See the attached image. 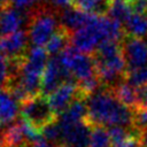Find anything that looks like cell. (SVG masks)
Masks as SVG:
<instances>
[{
    "instance_id": "1",
    "label": "cell",
    "mask_w": 147,
    "mask_h": 147,
    "mask_svg": "<svg viewBox=\"0 0 147 147\" xmlns=\"http://www.w3.org/2000/svg\"><path fill=\"white\" fill-rule=\"evenodd\" d=\"M86 119L92 125H100L107 129L111 126L133 127L134 109L123 105L111 88L101 87L86 98Z\"/></svg>"
},
{
    "instance_id": "2",
    "label": "cell",
    "mask_w": 147,
    "mask_h": 147,
    "mask_svg": "<svg viewBox=\"0 0 147 147\" xmlns=\"http://www.w3.org/2000/svg\"><path fill=\"white\" fill-rule=\"evenodd\" d=\"M60 26V18L53 10L46 9V7L38 6L29 11L28 36L32 46H46Z\"/></svg>"
},
{
    "instance_id": "3",
    "label": "cell",
    "mask_w": 147,
    "mask_h": 147,
    "mask_svg": "<svg viewBox=\"0 0 147 147\" xmlns=\"http://www.w3.org/2000/svg\"><path fill=\"white\" fill-rule=\"evenodd\" d=\"M57 59L62 67L71 74L77 83L96 75L93 56L79 52L72 45H69L62 53H60Z\"/></svg>"
},
{
    "instance_id": "4",
    "label": "cell",
    "mask_w": 147,
    "mask_h": 147,
    "mask_svg": "<svg viewBox=\"0 0 147 147\" xmlns=\"http://www.w3.org/2000/svg\"><path fill=\"white\" fill-rule=\"evenodd\" d=\"M21 116L38 130H41L45 125L57 118L47 98L41 94L29 98L21 103Z\"/></svg>"
},
{
    "instance_id": "5",
    "label": "cell",
    "mask_w": 147,
    "mask_h": 147,
    "mask_svg": "<svg viewBox=\"0 0 147 147\" xmlns=\"http://www.w3.org/2000/svg\"><path fill=\"white\" fill-rule=\"evenodd\" d=\"M65 82H75V78L71 74L62 67L57 56H52L41 76V92L40 94L44 96H48L52 94L61 84Z\"/></svg>"
},
{
    "instance_id": "6",
    "label": "cell",
    "mask_w": 147,
    "mask_h": 147,
    "mask_svg": "<svg viewBox=\"0 0 147 147\" xmlns=\"http://www.w3.org/2000/svg\"><path fill=\"white\" fill-rule=\"evenodd\" d=\"M122 52L126 63V72L147 65V39L125 36Z\"/></svg>"
},
{
    "instance_id": "7",
    "label": "cell",
    "mask_w": 147,
    "mask_h": 147,
    "mask_svg": "<svg viewBox=\"0 0 147 147\" xmlns=\"http://www.w3.org/2000/svg\"><path fill=\"white\" fill-rule=\"evenodd\" d=\"M60 126L62 130L61 147H88L93 125L87 119L72 124H60Z\"/></svg>"
},
{
    "instance_id": "8",
    "label": "cell",
    "mask_w": 147,
    "mask_h": 147,
    "mask_svg": "<svg viewBox=\"0 0 147 147\" xmlns=\"http://www.w3.org/2000/svg\"><path fill=\"white\" fill-rule=\"evenodd\" d=\"M28 31L20 30L8 36L0 37V55L5 56L8 60L22 59L28 48Z\"/></svg>"
},
{
    "instance_id": "9",
    "label": "cell",
    "mask_w": 147,
    "mask_h": 147,
    "mask_svg": "<svg viewBox=\"0 0 147 147\" xmlns=\"http://www.w3.org/2000/svg\"><path fill=\"white\" fill-rule=\"evenodd\" d=\"M79 94L77 83L75 82H65L61 84L52 94L47 96L49 106L56 116H60L64 113L75 98Z\"/></svg>"
},
{
    "instance_id": "10",
    "label": "cell",
    "mask_w": 147,
    "mask_h": 147,
    "mask_svg": "<svg viewBox=\"0 0 147 147\" xmlns=\"http://www.w3.org/2000/svg\"><path fill=\"white\" fill-rule=\"evenodd\" d=\"M28 22L29 13L22 11L11 5L5 6L0 14V37L22 30V26Z\"/></svg>"
},
{
    "instance_id": "11",
    "label": "cell",
    "mask_w": 147,
    "mask_h": 147,
    "mask_svg": "<svg viewBox=\"0 0 147 147\" xmlns=\"http://www.w3.org/2000/svg\"><path fill=\"white\" fill-rule=\"evenodd\" d=\"M96 17H98V15H95L93 13H87V11L80 10L74 6L62 9L61 13L59 14L61 26H63L70 33L90 24Z\"/></svg>"
},
{
    "instance_id": "12",
    "label": "cell",
    "mask_w": 147,
    "mask_h": 147,
    "mask_svg": "<svg viewBox=\"0 0 147 147\" xmlns=\"http://www.w3.org/2000/svg\"><path fill=\"white\" fill-rule=\"evenodd\" d=\"M18 114H21V103L8 88L0 87V127H6L16 122Z\"/></svg>"
},
{
    "instance_id": "13",
    "label": "cell",
    "mask_w": 147,
    "mask_h": 147,
    "mask_svg": "<svg viewBox=\"0 0 147 147\" xmlns=\"http://www.w3.org/2000/svg\"><path fill=\"white\" fill-rule=\"evenodd\" d=\"M86 118H87L86 98L79 93L71 102V105L68 107V109L64 113H62L60 116H57V122L62 125H65V124L82 122L85 121Z\"/></svg>"
},
{
    "instance_id": "14",
    "label": "cell",
    "mask_w": 147,
    "mask_h": 147,
    "mask_svg": "<svg viewBox=\"0 0 147 147\" xmlns=\"http://www.w3.org/2000/svg\"><path fill=\"white\" fill-rule=\"evenodd\" d=\"M70 37L71 33L68 30H65L63 26H60L45 46L47 54L51 56H59L60 53H62L69 46Z\"/></svg>"
},
{
    "instance_id": "15",
    "label": "cell",
    "mask_w": 147,
    "mask_h": 147,
    "mask_svg": "<svg viewBox=\"0 0 147 147\" xmlns=\"http://www.w3.org/2000/svg\"><path fill=\"white\" fill-rule=\"evenodd\" d=\"M125 36L136 38L147 37V15L133 13L123 25Z\"/></svg>"
},
{
    "instance_id": "16",
    "label": "cell",
    "mask_w": 147,
    "mask_h": 147,
    "mask_svg": "<svg viewBox=\"0 0 147 147\" xmlns=\"http://www.w3.org/2000/svg\"><path fill=\"white\" fill-rule=\"evenodd\" d=\"M116 98L125 106L136 109L137 108V90L134 86L129 84L125 79L118 83L114 88H111Z\"/></svg>"
},
{
    "instance_id": "17",
    "label": "cell",
    "mask_w": 147,
    "mask_h": 147,
    "mask_svg": "<svg viewBox=\"0 0 147 147\" xmlns=\"http://www.w3.org/2000/svg\"><path fill=\"white\" fill-rule=\"evenodd\" d=\"M111 0H72V6L98 16H107Z\"/></svg>"
},
{
    "instance_id": "18",
    "label": "cell",
    "mask_w": 147,
    "mask_h": 147,
    "mask_svg": "<svg viewBox=\"0 0 147 147\" xmlns=\"http://www.w3.org/2000/svg\"><path fill=\"white\" fill-rule=\"evenodd\" d=\"M133 14L130 0H111L107 16L123 24Z\"/></svg>"
},
{
    "instance_id": "19",
    "label": "cell",
    "mask_w": 147,
    "mask_h": 147,
    "mask_svg": "<svg viewBox=\"0 0 147 147\" xmlns=\"http://www.w3.org/2000/svg\"><path fill=\"white\" fill-rule=\"evenodd\" d=\"M88 147H113V141L108 129L100 125H93Z\"/></svg>"
},
{
    "instance_id": "20",
    "label": "cell",
    "mask_w": 147,
    "mask_h": 147,
    "mask_svg": "<svg viewBox=\"0 0 147 147\" xmlns=\"http://www.w3.org/2000/svg\"><path fill=\"white\" fill-rule=\"evenodd\" d=\"M41 137L57 146L61 147L62 145V130L61 126L57 122V118L51 123H48L47 125H45L41 130H40Z\"/></svg>"
},
{
    "instance_id": "21",
    "label": "cell",
    "mask_w": 147,
    "mask_h": 147,
    "mask_svg": "<svg viewBox=\"0 0 147 147\" xmlns=\"http://www.w3.org/2000/svg\"><path fill=\"white\" fill-rule=\"evenodd\" d=\"M125 80L134 87L146 85L147 84V65L126 72Z\"/></svg>"
},
{
    "instance_id": "22",
    "label": "cell",
    "mask_w": 147,
    "mask_h": 147,
    "mask_svg": "<svg viewBox=\"0 0 147 147\" xmlns=\"http://www.w3.org/2000/svg\"><path fill=\"white\" fill-rule=\"evenodd\" d=\"M133 127L139 133L147 130V108H136L134 109Z\"/></svg>"
},
{
    "instance_id": "23",
    "label": "cell",
    "mask_w": 147,
    "mask_h": 147,
    "mask_svg": "<svg viewBox=\"0 0 147 147\" xmlns=\"http://www.w3.org/2000/svg\"><path fill=\"white\" fill-rule=\"evenodd\" d=\"M11 77L10 61L0 55V87H7Z\"/></svg>"
},
{
    "instance_id": "24",
    "label": "cell",
    "mask_w": 147,
    "mask_h": 147,
    "mask_svg": "<svg viewBox=\"0 0 147 147\" xmlns=\"http://www.w3.org/2000/svg\"><path fill=\"white\" fill-rule=\"evenodd\" d=\"M10 5L22 11H31L37 6V0H10Z\"/></svg>"
},
{
    "instance_id": "25",
    "label": "cell",
    "mask_w": 147,
    "mask_h": 147,
    "mask_svg": "<svg viewBox=\"0 0 147 147\" xmlns=\"http://www.w3.org/2000/svg\"><path fill=\"white\" fill-rule=\"evenodd\" d=\"M137 90V108H147V84L136 87Z\"/></svg>"
},
{
    "instance_id": "26",
    "label": "cell",
    "mask_w": 147,
    "mask_h": 147,
    "mask_svg": "<svg viewBox=\"0 0 147 147\" xmlns=\"http://www.w3.org/2000/svg\"><path fill=\"white\" fill-rule=\"evenodd\" d=\"M133 13L147 15V0H130Z\"/></svg>"
},
{
    "instance_id": "27",
    "label": "cell",
    "mask_w": 147,
    "mask_h": 147,
    "mask_svg": "<svg viewBox=\"0 0 147 147\" xmlns=\"http://www.w3.org/2000/svg\"><path fill=\"white\" fill-rule=\"evenodd\" d=\"M26 147H60V146H57V145H55V144H53V142H51L44 138H40L37 141L29 144Z\"/></svg>"
},
{
    "instance_id": "28",
    "label": "cell",
    "mask_w": 147,
    "mask_h": 147,
    "mask_svg": "<svg viewBox=\"0 0 147 147\" xmlns=\"http://www.w3.org/2000/svg\"><path fill=\"white\" fill-rule=\"evenodd\" d=\"M49 1L55 8L60 9V10L69 8L72 6V0H49Z\"/></svg>"
},
{
    "instance_id": "29",
    "label": "cell",
    "mask_w": 147,
    "mask_h": 147,
    "mask_svg": "<svg viewBox=\"0 0 147 147\" xmlns=\"http://www.w3.org/2000/svg\"><path fill=\"white\" fill-rule=\"evenodd\" d=\"M139 140L142 147H147V130L139 133Z\"/></svg>"
},
{
    "instance_id": "30",
    "label": "cell",
    "mask_w": 147,
    "mask_h": 147,
    "mask_svg": "<svg viewBox=\"0 0 147 147\" xmlns=\"http://www.w3.org/2000/svg\"><path fill=\"white\" fill-rule=\"evenodd\" d=\"M0 147H6V139H5L3 127H0Z\"/></svg>"
},
{
    "instance_id": "31",
    "label": "cell",
    "mask_w": 147,
    "mask_h": 147,
    "mask_svg": "<svg viewBox=\"0 0 147 147\" xmlns=\"http://www.w3.org/2000/svg\"><path fill=\"white\" fill-rule=\"evenodd\" d=\"M7 5H10V0H0V6L5 7Z\"/></svg>"
},
{
    "instance_id": "32",
    "label": "cell",
    "mask_w": 147,
    "mask_h": 147,
    "mask_svg": "<svg viewBox=\"0 0 147 147\" xmlns=\"http://www.w3.org/2000/svg\"><path fill=\"white\" fill-rule=\"evenodd\" d=\"M2 8H3V7H2V6H0V14H1V10H2Z\"/></svg>"
}]
</instances>
